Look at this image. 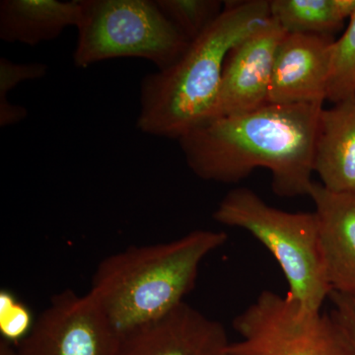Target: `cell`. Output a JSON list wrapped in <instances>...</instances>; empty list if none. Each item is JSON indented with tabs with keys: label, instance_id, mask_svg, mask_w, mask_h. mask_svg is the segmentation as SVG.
<instances>
[{
	"label": "cell",
	"instance_id": "obj_5",
	"mask_svg": "<svg viewBox=\"0 0 355 355\" xmlns=\"http://www.w3.org/2000/svg\"><path fill=\"white\" fill-rule=\"evenodd\" d=\"M83 16L73 64L79 69L119 58H144L157 70L171 67L191 42L161 12L155 0H80Z\"/></svg>",
	"mask_w": 355,
	"mask_h": 355
},
{
	"label": "cell",
	"instance_id": "obj_3",
	"mask_svg": "<svg viewBox=\"0 0 355 355\" xmlns=\"http://www.w3.org/2000/svg\"><path fill=\"white\" fill-rule=\"evenodd\" d=\"M227 239L223 231L195 230L172 241L128 247L98 265L88 293L121 338L184 302L202 261Z\"/></svg>",
	"mask_w": 355,
	"mask_h": 355
},
{
	"label": "cell",
	"instance_id": "obj_15",
	"mask_svg": "<svg viewBox=\"0 0 355 355\" xmlns=\"http://www.w3.org/2000/svg\"><path fill=\"white\" fill-rule=\"evenodd\" d=\"M355 99V12L331 50L327 100L334 104Z\"/></svg>",
	"mask_w": 355,
	"mask_h": 355
},
{
	"label": "cell",
	"instance_id": "obj_17",
	"mask_svg": "<svg viewBox=\"0 0 355 355\" xmlns=\"http://www.w3.org/2000/svg\"><path fill=\"white\" fill-rule=\"evenodd\" d=\"M34 322L27 306L16 300L10 292L0 293V333L6 342L16 345L31 331Z\"/></svg>",
	"mask_w": 355,
	"mask_h": 355
},
{
	"label": "cell",
	"instance_id": "obj_18",
	"mask_svg": "<svg viewBox=\"0 0 355 355\" xmlns=\"http://www.w3.org/2000/svg\"><path fill=\"white\" fill-rule=\"evenodd\" d=\"M48 69L41 62L17 64L7 58H0V101L8 100V93L20 83L43 78Z\"/></svg>",
	"mask_w": 355,
	"mask_h": 355
},
{
	"label": "cell",
	"instance_id": "obj_1",
	"mask_svg": "<svg viewBox=\"0 0 355 355\" xmlns=\"http://www.w3.org/2000/svg\"><path fill=\"white\" fill-rule=\"evenodd\" d=\"M323 109L322 103L268 104L207 121L178 141L189 168L203 181L239 183L266 168L279 197L309 196Z\"/></svg>",
	"mask_w": 355,
	"mask_h": 355
},
{
	"label": "cell",
	"instance_id": "obj_9",
	"mask_svg": "<svg viewBox=\"0 0 355 355\" xmlns=\"http://www.w3.org/2000/svg\"><path fill=\"white\" fill-rule=\"evenodd\" d=\"M223 324L182 302L164 316L121 336L116 355H227Z\"/></svg>",
	"mask_w": 355,
	"mask_h": 355
},
{
	"label": "cell",
	"instance_id": "obj_20",
	"mask_svg": "<svg viewBox=\"0 0 355 355\" xmlns=\"http://www.w3.org/2000/svg\"><path fill=\"white\" fill-rule=\"evenodd\" d=\"M27 116L28 111L24 107L13 104L9 99L0 101V125L2 128L16 125Z\"/></svg>",
	"mask_w": 355,
	"mask_h": 355
},
{
	"label": "cell",
	"instance_id": "obj_12",
	"mask_svg": "<svg viewBox=\"0 0 355 355\" xmlns=\"http://www.w3.org/2000/svg\"><path fill=\"white\" fill-rule=\"evenodd\" d=\"M314 172L327 190L355 195V99L322 111Z\"/></svg>",
	"mask_w": 355,
	"mask_h": 355
},
{
	"label": "cell",
	"instance_id": "obj_14",
	"mask_svg": "<svg viewBox=\"0 0 355 355\" xmlns=\"http://www.w3.org/2000/svg\"><path fill=\"white\" fill-rule=\"evenodd\" d=\"M355 12V0H272L270 18L287 34L331 36Z\"/></svg>",
	"mask_w": 355,
	"mask_h": 355
},
{
	"label": "cell",
	"instance_id": "obj_11",
	"mask_svg": "<svg viewBox=\"0 0 355 355\" xmlns=\"http://www.w3.org/2000/svg\"><path fill=\"white\" fill-rule=\"evenodd\" d=\"M308 197L316 207L331 291L355 299V195L313 182Z\"/></svg>",
	"mask_w": 355,
	"mask_h": 355
},
{
	"label": "cell",
	"instance_id": "obj_13",
	"mask_svg": "<svg viewBox=\"0 0 355 355\" xmlns=\"http://www.w3.org/2000/svg\"><path fill=\"white\" fill-rule=\"evenodd\" d=\"M81 16L80 1L2 0L0 39L7 43L37 46L58 38L67 28L78 27Z\"/></svg>",
	"mask_w": 355,
	"mask_h": 355
},
{
	"label": "cell",
	"instance_id": "obj_7",
	"mask_svg": "<svg viewBox=\"0 0 355 355\" xmlns=\"http://www.w3.org/2000/svg\"><path fill=\"white\" fill-rule=\"evenodd\" d=\"M120 336L90 294H55L14 345L16 355H116Z\"/></svg>",
	"mask_w": 355,
	"mask_h": 355
},
{
	"label": "cell",
	"instance_id": "obj_10",
	"mask_svg": "<svg viewBox=\"0 0 355 355\" xmlns=\"http://www.w3.org/2000/svg\"><path fill=\"white\" fill-rule=\"evenodd\" d=\"M335 41L326 35L286 33L273 65L270 104H324Z\"/></svg>",
	"mask_w": 355,
	"mask_h": 355
},
{
	"label": "cell",
	"instance_id": "obj_8",
	"mask_svg": "<svg viewBox=\"0 0 355 355\" xmlns=\"http://www.w3.org/2000/svg\"><path fill=\"white\" fill-rule=\"evenodd\" d=\"M286 34L270 18L230 51L222 74L216 118L250 113L270 104L273 65Z\"/></svg>",
	"mask_w": 355,
	"mask_h": 355
},
{
	"label": "cell",
	"instance_id": "obj_4",
	"mask_svg": "<svg viewBox=\"0 0 355 355\" xmlns=\"http://www.w3.org/2000/svg\"><path fill=\"white\" fill-rule=\"evenodd\" d=\"M214 219L256 238L279 263L288 284L287 295L307 309L321 311L331 287L316 212L284 211L250 189L236 188L218 203Z\"/></svg>",
	"mask_w": 355,
	"mask_h": 355
},
{
	"label": "cell",
	"instance_id": "obj_6",
	"mask_svg": "<svg viewBox=\"0 0 355 355\" xmlns=\"http://www.w3.org/2000/svg\"><path fill=\"white\" fill-rule=\"evenodd\" d=\"M240 340L227 355H355L331 314L303 307L291 296L263 291L232 321Z\"/></svg>",
	"mask_w": 355,
	"mask_h": 355
},
{
	"label": "cell",
	"instance_id": "obj_16",
	"mask_svg": "<svg viewBox=\"0 0 355 355\" xmlns=\"http://www.w3.org/2000/svg\"><path fill=\"white\" fill-rule=\"evenodd\" d=\"M161 12L191 42L220 15L224 4L218 0H155Z\"/></svg>",
	"mask_w": 355,
	"mask_h": 355
},
{
	"label": "cell",
	"instance_id": "obj_2",
	"mask_svg": "<svg viewBox=\"0 0 355 355\" xmlns=\"http://www.w3.org/2000/svg\"><path fill=\"white\" fill-rule=\"evenodd\" d=\"M270 19V1H226L220 15L174 64L142 79L140 132L179 140L216 119L228 53Z\"/></svg>",
	"mask_w": 355,
	"mask_h": 355
},
{
	"label": "cell",
	"instance_id": "obj_19",
	"mask_svg": "<svg viewBox=\"0 0 355 355\" xmlns=\"http://www.w3.org/2000/svg\"><path fill=\"white\" fill-rule=\"evenodd\" d=\"M334 308L331 316L349 338L355 354V299L331 291L330 297Z\"/></svg>",
	"mask_w": 355,
	"mask_h": 355
},
{
	"label": "cell",
	"instance_id": "obj_21",
	"mask_svg": "<svg viewBox=\"0 0 355 355\" xmlns=\"http://www.w3.org/2000/svg\"><path fill=\"white\" fill-rule=\"evenodd\" d=\"M0 355H16L12 343L2 340L0 343Z\"/></svg>",
	"mask_w": 355,
	"mask_h": 355
}]
</instances>
